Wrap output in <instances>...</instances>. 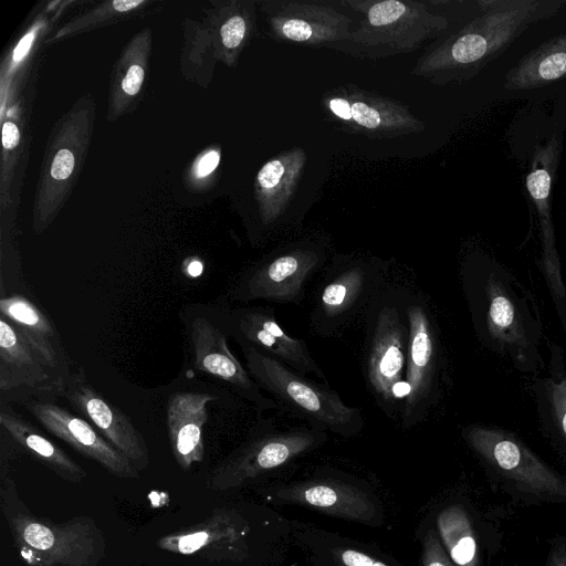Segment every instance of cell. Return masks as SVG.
I'll return each mask as SVG.
<instances>
[{"label": "cell", "instance_id": "cell-1", "mask_svg": "<svg viewBox=\"0 0 566 566\" xmlns=\"http://www.w3.org/2000/svg\"><path fill=\"white\" fill-rule=\"evenodd\" d=\"M461 282L478 340L517 371L532 377L542 373L544 325L531 290L488 255L468 260Z\"/></svg>", "mask_w": 566, "mask_h": 566}, {"label": "cell", "instance_id": "cell-2", "mask_svg": "<svg viewBox=\"0 0 566 566\" xmlns=\"http://www.w3.org/2000/svg\"><path fill=\"white\" fill-rule=\"evenodd\" d=\"M481 13L431 45L411 74L436 85L474 78L534 23L555 15L566 0H480Z\"/></svg>", "mask_w": 566, "mask_h": 566}, {"label": "cell", "instance_id": "cell-3", "mask_svg": "<svg viewBox=\"0 0 566 566\" xmlns=\"http://www.w3.org/2000/svg\"><path fill=\"white\" fill-rule=\"evenodd\" d=\"M361 14L340 50L368 59L411 53L426 41L441 36L448 20L432 13L422 2L401 0H348Z\"/></svg>", "mask_w": 566, "mask_h": 566}, {"label": "cell", "instance_id": "cell-4", "mask_svg": "<svg viewBox=\"0 0 566 566\" xmlns=\"http://www.w3.org/2000/svg\"><path fill=\"white\" fill-rule=\"evenodd\" d=\"M241 348L245 368L260 388L310 421L313 428L343 437L360 432L364 427L360 409L346 405L335 390L251 347Z\"/></svg>", "mask_w": 566, "mask_h": 566}, {"label": "cell", "instance_id": "cell-5", "mask_svg": "<svg viewBox=\"0 0 566 566\" xmlns=\"http://www.w3.org/2000/svg\"><path fill=\"white\" fill-rule=\"evenodd\" d=\"M273 505H293L348 522L379 527L385 522L382 502L364 481L342 472L319 473L313 478L274 483L262 490Z\"/></svg>", "mask_w": 566, "mask_h": 566}, {"label": "cell", "instance_id": "cell-6", "mask_svg": "<svg viewBox=\"0 0 566 566\" xmlns=\"http://www.w3.org/2000/svg\"><path fill=\"white\" fill-rule=\"evenodd\" d=\"M462 438L486 467L518 490L544 500H566V478L512 431L474 423L462 428Z\"/></svg>", "mask_w": 566, "mask_h": 566}, {"label": "cell", "instance_id": "cell-7", "mask_svg": "<svg viewBox=\"0 0 566 566\" xmlns=\"http://www.w3.org/2000/svg\"><path fill=\"white\" fill-rule=\"evenodd\" d=\"M562 146L560 135L555 134L544 145L535 147L525 185L537 221L539 270L566 336V283L562 273L551 201Z\"/></svg>", "mask_w": 566, "mask_h": 566}, {"label": "cell", "instance_id": "cell-8", "mask_svg": "<svg viewBox=\"0 0 566 566\" xmlns=\"http://www.w3.org/2000/svg\"><path fill=\"white\" fill-rule=\"evenodd\" d=\"M192 368L228 385L234 392L252 402L260 411L276 408L248 369L231 352L227 332L216 312L209 314L197 307L181 313Z\"/></svg>", "mask_w": 566, "mask_h": 566}, {"label": "cell", "instance_id": "cell-9", "mask_svg": "<svg viewBox=\"0 0 566 566\" xmlns=\"http://www.w3.org/2000/svg\"><path fill=\"white\" fill-rule=\"evenodd\" d=\"M322 106L343 130L370 139L395 138L424 130V123L406 105L352 84L326 93Z\"/></svg>", "mask_w": 566, "mask_h": 566}, {"label": "cell", "instance_id": "cell-10", "mask_svg": "<svg viewBox=\"0 0 566 566\" xmlns=\"http://www.w3.org/2000/svg\"><path fill=\"white\" fill-rule=\"evenodd\" d=\"M405 313L409 339L401 420L403 428H410L421 421L438 400L441 357L436 326L427 307L410 303Z\"/></svg>", "mask_w": 566, "mask_h": 566}, {"label": "cell", "instance_id": "cell-11", "mask_svg": "<svg viewBox=\"0 0 566 566\" xmlns=\"http://www.w3.org/2000/svg\"><path fill=\"white\" fill-rule=\"evenodd\" d=\"M326 438L325 431L315 428L256 437L223 462L213 476V485L219 489H234L261 479L318 448Z\"/></svg>", "mask_w": 566, "mask_h": 566}, {"label": "cell", "instance_id": "cell-12", "mask_svg": "<svg viewBox=\"0 0 566 566\" xmlns=\"http://www.w3.org/2000/svg\"><path fill=\"white\" fill-rule=\"evenodd\" d=\"M228 336L240 346L251 347L282 361L296 373L325 378L303 339L290 336L274 312L261 306L224 308L216 312Z\"/></svg>", "mask_w": 566, "mask_h": 566}, {"label": "cell", "instance_id": "cell-13", "mask_svg": "<svg viewBox=\"0 0 566 566\" xmlns=\"http://www.w3.org/2000/svg\"><path fill=\"white\" fill-rule=\"evenodd\" d=\"M409 329L396 304H382L376 315L366 357V377L381 409L397 411L398 388L403 381Z\"/></svg>", "mask_w": 566, "mask_h": 566}, {"label": "cell", "instance_id": "cell-14", "mask_svg": "<svg viewBox=\"0 0 566 566\" xmlns=\"http://www.w3.org/2000/svg\"><path fill=\"white\" fill-rule=\"evenodd\" d=\"M64 385L17 328L0 315L1 401L25 402L62 396Z\"/></svg>", "mask_w": 566, "mask_h": 566}, {"label": "cell", "instance_id": "cell-15", "mask_svg": "<svg viewBox=\"0 0 566 566\" xmlns=\"http://www.w3.org/2000/svg\"><path fill=\"white\" fill-rule=\"evenodd\" d=\"M273 38L304 46H337L352 32V19L331 6L282 1L266 9Z\"/></svg>", "mask_w": 566, "mask_h": 566}, {"label": "cell", "instance_id": "cell-16", "mask_svg": "<svg viewBox=\"0 0 566 566\" xmlns=\"http://www.w3.org/2000/svg\"><path fill=\"white\" fill-rule=\"evenodd\" d=\"M321 262V254L313 249L296 248L280 253L245 274L233 297L297 303L304 294L305 283Z\"/></svg>", "mask_w": 566, "mask_h": 566}, {"label": "cell", "instance_id": "cell-17", "mask_svg": "<svg viewBox=\"0 0 566 566\" xmlns=\"http://www.w3.org/2000/svg\"><path fill=\"white\" fill-rule=\"evenodd\" d=\"M23 405L50 433L82 455L99 463L112 474L118 478L138 475L137 468L85 419L52 399H31Z\"/></svg>", "mask_w": 566, "mask_h": 566}, {"label": "cell", "instance_id": "cell-18", "mask_svg": "<svg viewBox=\"0 0 566 566\" xmlns=\"http://www.w3.org/2000/svg\"><path fill=\"white\" fill-rule=\"evenodd\" d=\"M63 397L137 470L147 467L149 453L143 434L120 409L86 381L83 370L72 374Z\"/></svg>", "mask_w": 566, "mask_h": 566}, {"label": "cell", "instance_id": "cell-19", "mask_svg": "<svg viewBox=\"0 0 566 566\" xmlns=\"http://www.w3.org/2000/svg\"><path fill=\"white\" fill-rule=\"evenodd\" d=\"M379 268L366 261L352 262L331 272L318 293L313 325L321 334L335 331L367 304L381 279Z\"/></svg>", "mask_w": 566, "mask_h": 566}, {"label": "cell", "instance_id": "cell-20", "mask_svg": "<svg viewBox=\"0 0 566 566\" xmlns=\"http://www.w3.org/2000/svg\"><path fill=\"white\" fill-rule=\"evenodd\" d=\"M0 315L17 328L66 389L73 373L61 335L48 314L22 294H2Z\"/></svg>", "mask_w": 566, "mask_h": 566}, {"label": "cell", "instance_id": "cell-21", "mask_svg": "<svg viewBox=\"0 0 566 566\" xmlns=\"http://www.w3.org/2000/svg\"><path fill=\"white\" fill-rule=\"evenodd\" d=\"M293 542L310 566H402L369 544L316 526L295 524Z\"/></svg>", "mask_w": 566, "mask_h": 566}, {"label": "cell", "instance_id": "cell-22", "mask_svg": "<svg viewBox=\"0 0 566 566\" xmlns=\"http://www.w3.org/2000/svg\"><path fill=\"white\" fill-rule=\"evenodd\" d=\"M214 399L208 392L180 391L168 400V437L175 460L182 470L203 459L202 429L208 420L207 406Z\"/></svg>", "mask_w": 566, "mask_h": 566}, {"label": "cell", "instance_id": "cell-23", "mask_svg": "<svg viewBox=\"0 0 566 566\" xmlns=\"http://www.w3.org/2000/svg\"><path fill=\"white\" fill-rule=\"evenodd\" d=\"M549 358L542 373L533 376L531 391L538 424L566 453V360L563 347L546 340Z\"/></svg>", "mask_w": 566, "mask_h": 566}, {"label": "cell", "instance_id": "cell-24", "mask_svg": "<svg viewBox=\"0 0 566 566\" xmlns=\"http://www.w3.org/2000/svg\"><path fill=\"white\" fill-rule=\"evenodd\" d=\"M307 155L302 147H293L266 161L258 171L255 199L264 224L274 222L289 207L302 178Z\"/></svg>", "mask_w": 566, "mask_h": 566}, {"label": "cell", "instance_id": "cell-25", "mask_svg": "<svg viewBox=\"0 0 566 566\" xmlns=\"http://www.w3.org/2000/svg\"><path fill=\"white\" fill-rule=\"evenodd\" d=\"M12 526L23 544L22 547H28L24 551H33L36 560L44 562L45 565L60 563L78 566L93 554L88 538L77 528L51 527L28 517L14 518Z\"/></svg>", "mask_w": 566, "mask_h": 566}, {"label": "cell", "instance_id": "cell-26", "mask_svg": "<svg viewBox=\"0 0 566 566\" xmlns=\"http://www.w3.org/2000/svg\"><path fill=\"white\" fill-rule=\"evenodd\" d=\"M0 424L20 447L62 479L78 483L86 476L71 457L4 401L0 403Z\"/></svg>", "mask_w": 566, "mask_h": 566}, {"label": "cell", "instance_id": "cell-27", "mask_svg": "<svg viewBox=\"0 0 566 566\" xmlns=\"http://www.w3.org/2000/svg\"><path fill=\"white\" fill-rule=\"evenodd\" d=\"M566 77V32L522 56L504 76V88L526 91L544 87Z\"/></svg>", "mask_w": 566, "mask_h": 566}, {"label": "cell", "instance_id": "cell-28", "mask_svg": "<svg viewBox=\"0 0 566 566\" xmlns=\"http://www.w3.org/2000/svg\"><path fill=\"white\" fill-rule=\"evenodd\" d=\"M430 521L454 566H479L475 533L467 510L457 503L441 507Z\"/></svg>", "mask_w": 566, "mask_h": 566}, {"label": "cell", "instance_id": "cell-29", "mask_svg": "<svg viewBox=\"0 0 566 566\" xmlns=\"http://www.w3.org/2000/svg\"><path fill=\"white\" fill-rule=\"evenodd\" d=\"M254 21L253 3H234L231 7L219 30L221 44L228 52V61H234L244 43L251 38Z\"/></svg>", "mask_w": 566, "mask_h": 566}, {"label": "cell", "instance_id": "cell-30", "mask_svg": "<svg viewBox=\"0 0 566 566\" xmlns=\"http://www.w3.org/2000/svg\"><path fill=\"white\" fill-rule=\"evenodd\" d=\"M417 537L421 546V566H454L442 547L436 530L429 518L417 531Z\"/></svg>", "mask_w": 566, "mask_h": 566}, {"label": "cell", "instance_id": "cell-31", "mask_svg": "<svg viewBox=\"0 0 566 566\" xmlns=\"http://www.w3.org/2000/svg\"><path fill=\"white\" fill-rule=\"evenodd\" d=\"M75 168V154L67 147L60 148L53 156L50 166V180L53 186H59L67 180Z\"/></svg>", "mask_w": 566, "mask_h": 566}, {"label": "cell", "instance_id": "cell-32", "mask_svg": "<svg viewBox=\"0 0 566 566\" xmlns=\"http://www.w3.org/2000/svg\"><path fill=\"white\" fill-rule=\"evenodd\" d=\"M144 82V69L139 64L130 65L122 81V91L128 96H135Z\"/></svg>", "mask_w": 566, "mask_h": 566}, {"label": "cell", "instance_id": "cell-33", "mask_svg": "<svg viewBox=\"0 0 566 566\" xmlns=\"http://www.w3.org/2000/svg\"><path fill=\"white\" fill-rule=\"evenodd\" d=\"M20 133L15 124L6 122L2 126V146L6 150H11L18 146Z\"/></svg>", "mask_w": 566, "mask_h": 566}, {"label": "cell", "instance_id": "cell-34", "mask_svg": "<svg viewBox=\"0 0 566 566\" xmlns=\"http://www.w3.org/2000/svg\"><path fill=\"white\" fill-rule=\"evenodd\" d=\"M220 160V155L216 150H211L206 154L198 165V175L200 177L207 176L211 174L218 166Z\"/></svg>", "mask_w": 566, "mask_h": 566}, {"label": "cell", "instance_id": "cell-35", "mask_svg": "<svg viewBox=\"0 0 566 566\" xmlns=\"http://www.w3.org/2000/svg\"><path fill=\"white\" fill-rule=\"evenodd\" d=\"M546 566H566V548L554 547L549 553Z\"/></svg>", "mask_w": 566, "mask_h": 566}, {"label": "cell", "instance_id": "cell-36", "mask_svg": "<svg viewBox=\"0 0 566 566\" xmlns=\"http://www.w3.org/2000/svg\"><path fill=\"white\" fill-rule=\"evenodd\" d=\"M32 39H33V34L30 33V34L25 35L20 41V43L18 44V46L14 50V55H13L14 60H20L27 53V51L29 50V48L31 45Z\"/></svg>", "mask_w": 566, "mask_h": 566}, {"label": "cell", "instance_id": "cell-37", "mask_svg": "<svg viewBox=\"0 0 566 566\" xmlns=\"http://www.w3.org/2000/svg\"><path fill=\"white\" fill-rule=\"evenodd\" d=\"M202 263L199 262V261H192L191 263H189L188 268H187V272L190 276L195 277V276H198L201 274L202 272Z\"/></svg>", "mask_w": 566, "mask_h": 566}]
</instances>
